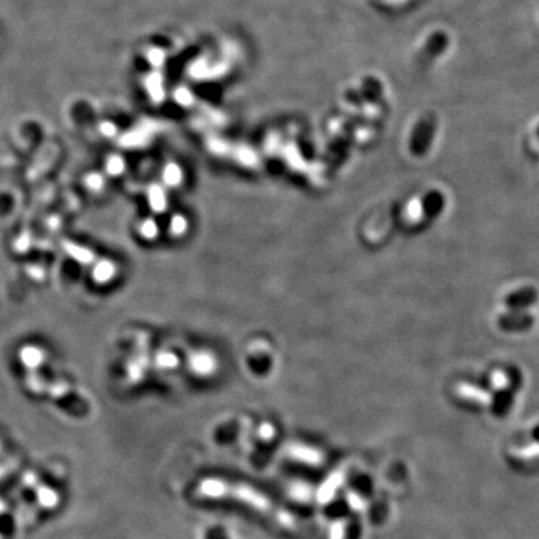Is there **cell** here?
Returning <instances> with one entry per match:
<instances>
[{
    "label": "cell",
    "instance_id": "cell-12",
    "mask_svg": "<svg viewBox=\"0 0 539 539\" xmlns=\"http://www.w3.org/2000/svg\"><path fill=\"white\" fill-rule=\"evenodd\" d=\"M156 364L162 369H171L177 364V356L171 352H159L158 356H156Z\"/></svg>",
    "mask_w": 539,
    "mask_h": 539
},
{
    "label": "cell",
    "instance_id": "cell-1",
    "mask_svg": "<svg viewBox=\"0 0 539 539\" xmlns=\"http://www.w3.org/2000/svg\"><path fill=\"white\" fill-rule=\"evenodd\" d=\"M499 327L508 333H523L535 325V317L528 310H509L499 316Z\"/></svg>",
    "mask_w": 539,
    "mask_h": 539
},
{
    "label": "cell",
    "instance_id": "cell-15",
    "mask_svg": "<svg viewBox=\"0 0 539 539\" xmlns=\"http://www.w3.org/2000/svg\"><path fill=\"white\" fill-rule=\"evenodd\" d=\"M408 213L412 219H420V214H421V202L420 200H413L409 202L408 205Z\"/></svg>",
    "mask_w": 539,
    "mask_h": 539
},
{
    "label": "cell",
    "instance_id": "cell-14",
    "mask_svg": "<svg viewBox=\"0 0 539 539\" xmlns=\"http://www.w3.org/2000/svg\"><path fill=\"white\" fill-rule=\"evenodd\" d=\"M85 183H86V186H87L90 190H96V192H99V190L104 187V185H105L104 177H102L101 174H96V173L89 174V175L85 178Z\"/></svg>",
    "mask_w": 539,
    "mask_h": 539
},
{
    "label": "cell",
    "instance_id": "cell-13",
    "mask_svg": "<svg viewBox=\"0 0 539 539\" xmlns=\"http://www.w3.org/2000/svg\"><path fill=\"white\" fill-rule=\"evenodd\" d=\"M186 229H187L186 219L182 214H175L171 219V232L174 234V236H182V234L186 232Z\"/></svg>",
    "mask_w": 539,
    "mask_h": 539
},
{
    "label": "cell",
    "instance_id": "cell-10",
    "mask_svg": "<svg viewBox=\"0 0 539 539\" xmlns=\"http://www.w3.org/2000/svg\"><path fill=\"white\" fill-rule=\"evenodd\" d=\"M124 168H126V163H124V159L121 156H119V155L108 156V159L105 162V170L109 175L117 177V175L124 173Z\"/></svg>",
    "mask_w": 539,
    "mask_h": 539
},
{
    "label": "cell",
    "instance_id": "cell-9",
    "mask_svg": "<svg viewBox=\"0 0 539 539\" xmlns=\"http://www.w3.org/2000/svg\"><path fill=\"white\" fill-rule=\"evenodd\" d=\"M148 202L155 212H162L165 209L167 200H165V193L159 186L153 185L148 189Z\"/></svg>",
    "mask_w": 539,
    "mask_h": 539
},
{
    "label": "cell",
    "instance_id": "cell-11",
    "mask_svg": "<svg viewBox=\"0 0 539 539\" xmlns=\"http://www.w3.org/2000/svg\"><path fill=\"white\" fill-rule=\"evenodd\" d=\"M138 231H140L143 239L153 240V239L158 237L159 227H158V224L155 222L153 219H146V220H143V222H141V225H140V228H138Z\"/></svg>",
    "mask_w": 539,
    "mask_h": 539
},
{
    "label": "cell",
    "instance_id": "cell-5",
    "mask_svg": "<svg viewBox=\"0 0 539 539\" xmlns=\"http://www.w3.org/2000/svg\"><path fill=\"white\" fill-rule=\"evenodd\" d=\"M119 267L111 259H96L92 264V279L98 285H107L116 279Z\"/></svg>",
    "mask_w": 539,
    "mask_h": 539
},
{
    "label": "cell",
    "instance_id": "cell-4",
    "mask_svg": "<svg viewBox=\"0 0 539 539\" xmlns=\"http://www.w3.org/2000/svg\"><path fill=\"white\" fill-rule=\"evenodd\" d=\"M18 358L27 371H38L44 366L47 354L43 348L36 347V344H26V347L20 349Z\"/></svg>",
    "mask_w": 539,
    "mask_h": 539
},
{
    "label": "cell",
    "instance_id": "cell-8",
    "mask_svg": "<svg viewBox=\"0 0 539 539\" xmlns=\"http://www.w3.org/2000/svg\"><path fill=\"white\" fill-rule=\"evenodd\" d=\"M163 182L167 186H178L180 183H182V178H183V174H182V170H180L178 165L175 163H170L165 167L163 170Z\"/></svg>",
    "mask_w": 539,
    "mask_h": 539
},
{
    "label": "cell",
    "instance_id": "cell-7",
    "mask_svg": "<svg viewBox=\"0 0 539 539\" xmlns=\"http://www.w3.org/2000/svg\"><path fill=\"white\" fill-rule=\"evenodd\" d=\"M213 366H214L213 358L204 352L190 356V367L197 373H209L213 369Z\"/></svg>",
    "mask_w": 539,
    "mask_h": 539
},
{
    "label": "cell",
    "instance_id": "cell-2",
    "mask_svg": "<svg viewBox=\"0 0 539 539\" xmlns=\"http://www.w3.org/2000/svg\"><path fill=\"white\" fill-rule=\"evenodd\" d=\"M511 375H513V381L509 382L511 385L508 386V388H502V390L497 391L494 398H493L491 410L497 417L506 415L511 409V406H513V402H514V391H517L520 388L521 375L518 373V370L513 371Z\"/></svg>",
    "mask_w": 539,
    "mask_h": 539
},
{
    "label": "cell",
    "instance_id": "cell-6",
    "mask_svg": "<svg viewBox=\"0 0 539 539\" xmlns=\"http://www.w3.org/2000/svg\"><path fill=\"white\" fill-rule=\"evenodd\" d=\"M63 249L69 256H71L74 261L80 262L81 266H92L93 262L98 259L96 258V255L90 251V249L81 246V244H77V243H72V241H65Z\"/></svg>",
    "mask_w": 539,
    "mask_h": 539
},
{
    "label": "cell",
    "instance_id": "cell-16",
    "mask_svg": "<svg viewBox=\"0 0 539 539\" xmlns=\"http://www.w3.org/2000/svg\"><path fill=\"white\" fill-rule=\"evenodd\" d=\"M532 436H533V439H535L536 442H539V425H536V427L533 428V432H532Z\"/></svg>",
    "mask_w": 539,
    "mask_h": 539
},
{
    "label": "cell",
    "instance_id": "cell-17",
    "mask_svg": "<svg viewBox=\"0 0 539 539\" xmlns=\"http://www.w3.org/2000/svg\"><path fill=\"white\" fill-rule=\"evenodd\" d=\"M538 136H539V128H538Z\"/></svg>",
    "mask_w": 539,
    "mask_h": 539
},
{
    "label": "cell",
    "instance_id": "cell-3",
    "mask_svg": "<svg viewBox=\"0 0 539 539\" xmlns=\"http://www.w3.org/2000/svg\"><path fill=\"white\" fill-rule=\"evenodd\" d=\"M538 303V291L532 286H526L513 291L505 297V306L509 310H528Z\"/></svg>",
    "mask_w": 539,
    "mask_h": 539
}]
</instances>
